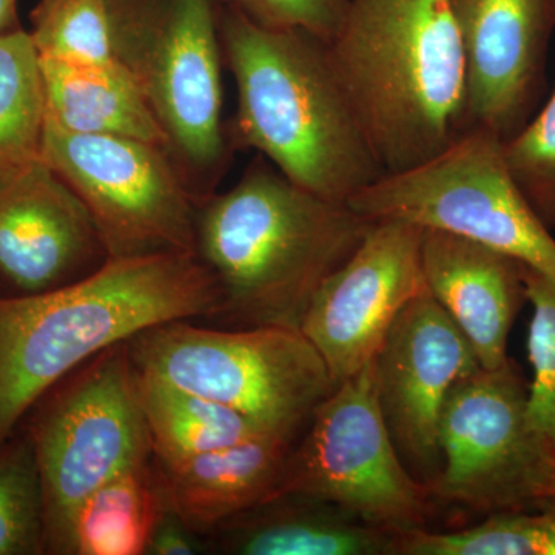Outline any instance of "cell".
Masks as SVG:
<instances>
[{
	"label": "cell",
	"mask_w": 555,
	"mask_h": 555,
	"mask_svg": "<svg viewBox=\"0 0 555 555\" xmlns=\"http://www.w3.org/2000/svg\"><path fill=\"white\" fill-rule=\"evenodd\" d=\"M107 258L89 210L42 158L0 177V297L67 286Z\"/></svg>",
	"instance_id": "15"
},
{
	"label": "cell",
	"mask_w": 555,
	"mask_h": 555,
	"mask_svg": "<svg viewBox=\"0 0 555 555\" xmlns=\"http://www.w3.org/2000/svg\"><path fill=\"white\" fill-rule=\"evenodd\" d=\"M528 387L511 358L452 386L438 434L441 470L429 485L434 500L488 516L546 500L540 481L550 449L529 426Z\"/></svg>",
	"instance_id": "11"
},
{
	"label": "cell",
	"mask_w": 555,
	"mask_h": 555,
	"mask_svg": "<svg viewBox=\"0 0 555 555\" xmlns=\"http://www.w3.org/2000/svg\"><path fill=\"white\" fill-rule=\"evenodd\" d=\"M503 158L535 214L555 229V89L524 129L503 142Z\"/></svg>",
	"instance_id": "27"
},
{
	"label": "cell",
	"mask_w": 555,
	"mask_h": 555,
	"mask_svg": "<svg viewBox=\"0 0 555 555\" xmlns=\"http://www.w3.org/2000/svg\"><path fill=\"white\" fill-rule=\"evenodd\" d=\"M47 554L43 496L28 434L0 447V555Z\"/></svg>",
	"instance_id": "24"
},
{
	"label": "cell",
	"mask_w": 555,
	"mask_h": 555,
	"mask_svg": "<svg viewBox=\"0 0 555 555\" xmlns=\"http://www.w3.org/2000/svg\"><path fill=\"white\" fill-rule=\"evenodd\" d=\"M127 346L141 374L292 438L335 389L320 352L297 327L219 331L179 320L150 327Z\"/></svg>",
	"instance_id": "6"
},
{
	"label": "cell",
	"mask_w": 555,
	"mask_h": 555,
	"mask_svg": "<svg viewBox=\"0 0 555 555\" xmlns=\"http://www.w3.org/2000/svg\"><path fill=\"white\" fill-rule=\"evenodd\" d=\"M33 43L40 57L113 60L108 0H38L30 14Z\"/></svg>",
	"instance_id": "25"
},
{
	"label": "cell",
	"mask_w": 555,
	"mask_h": 555,
	"mask_svg": "<svg viewBox=\"0 0 555 555\" xmlns=\"http://www.w3.org/2000/svg\"><path fill=\"white\" fill-rule=\"evenodd\" d=\"M427 291L473 346L485 369L503 366L514 321L528 301L525 262L454 233L423 229Z\"/></svg>",
	"instance_id": "16"
},
{
	"label": "cell",
	"mask_w": 555,
	"mask_h": 555,
	"mask_svg": "<svg viewBox=\"0 0 555 555\" xmlns=\"http://www.w3.org/2000/svg\"><path fill=\"white\" fill-rule=\"evenodd\" d=\"M166 499L152 460L124 470L82 503L65 555L147 554Z\"/></svg>",
	"instance_id": "21"
},
{
	"label": "cell",
	"mask_w": 555,
	"mask_h": 555,
	"mask_svg": "<svg viewBox=\"0 0 555 555\" xmlns=\"http://www.w3.org/2000/svg\"><path fill=\"white\" fill-rule=\"evenodd\" d=\"M392 555H555V499L489 514L459 531L401 532L393 539Z\"/></svg>",
	"instance_id": "23"
},
{
	"label": "cell",
	"mask_w": 555,
	"mask_h": 555,
	"mask_svg": "<svg viewBox=\"0 0 555 555\" xmlns=\"http://www.w3.org/2000/svg\"><path fill=\"white\" fill-rule=\"evenodd\" d=\"M540 494L542 499H555V455L551 451H547L545 465H543Z\"/></svg>",
	"instance_id": "30"
},
{
	"label": "cell",
	"mask_w": 555,
	"mask_h": 555,
	"mask_svg": "<svg viewBox=\"0 0 555 555\" xmlns=\"http://www.w3.org/2000/svg\"><path fill=\"white\" fill-rule=\"evenodd\" d=\"M294 438L268 434L173 463L155 462L166 505L198 534L280 495Z\"/></svg>",
	"instance_id": "17"
},
{
	"label": "cell",
	"mask_w": 555,
	"mask_h": 555,
	"mask_svg": "<svg viewBox=\"0 0 555 555\" xmlns=\"http://www.w3.org/2000/svg\"><path fill=\"white\" fill-rule=\"evenodd\" d=\"M214 532L219 550L236 555H392L397 535L299 494L278 495Z\"/></svg>",
	"instance_id": "18"
},
{
	"label": "cell",
	"mask_w": 555,
	"mask_h": 555,
	"mask_svg": "<svg viewBox=\"0 0 555 555\" xmlns=\"http://www.w3.org/2000/svg\"><path fill=\"white\" fill-rule=\"evenodd\" d=\"M46 124L78 134L141 139L167 149L144 94L116 57L65 61L40 57Z\"/></svg>",
	"instance_id": "19"
},
{
	"label": "cell",
	"mask_w": 555,
	"mask_h": 555,
	"mask_svg": "<svg viewBox=\"0 0 555 555\" xmlns=\"http://www.w3.org/2000/svg\"><path fill=\"white\" fill-rule=\"evenodd\" d=\"M309 422L292 447L280 495L321 500L393 534L426 528L434 496L409 473L387 429L375 357L335 386Z\"/></svg>",
	"instance_id": "9"
},
{
	"label": "cell",
	"mask_w": 555,
	"mask_h": 555,
	"mask_svg": "<svg viewBox=\"0 0 555 555\" xmlns=\"http://www.w3.org/2000/svg\"><path fill=\"white\" fill-rule=\"evenodd\" d=\"M30 412L25 433L42 486L47 554L65 555L82 503L153 456L127 343L51 387Z\"/></svg>",
	"instance_id": "7"
},
{
	"label": "cell",
	"mask_w": 555,
	"mask_h": 555,
	"mask_svg": "<svg viewBox=\"0 0 555 555\" xmlns=\"http://www.w3.org/2000/svg\"><path fill=\"white\" fill-rule=\"evenodd\" d=\"M240 11L247 20L269 28L305 30L324 42L334 38L347 0H219Z\"/></svg>",
	"instance_id": "28"
},
{
	"label": "cell",
	"mask_w": 555,
	"mask_h": 555,
	"mask_svg": "<svg viewBox=\"0 0 555 555\" xmlns=\"http://www.w3.org/2000/svg\"><path fill=\"white\" fill-rule=\"evenodd\" d=\"M137 374L139 401L155 462H179L250 438L278 434L235 409L163 379L138 371Z\"/></svg>",
	"instance_id": "20"
},
{
	"label": "cell",
	"mask_w": 555,
	"mask_h": 555,
	"mask_svg": "<svg viewBox=\"0 0 555 555\" xmlns=\"http://www.w3.org/2000/svg\"><path fill=\"white\" fill-rule=\"evenodd\" d=\"M423 229L406 221L372 224L357 250L318 288L301 323L335 386L377 356L393 321L427 291Z\"/></svg>",
	"instance_id": "12"
},
{
	"label": "cell",
	"mask_w": 555,
	"mask_h": 555,
	"mask_svg": "<svg viewBox=\"0 0 555 555\" xmlns=\"http://www.w3.org/2000/svg\"><path fill=\"white\" fill-rule=\"evenodd\" d=\"M113 56L138 83L196 199L224 173L219 0H108Z\"/></svg>",
	"instance_id": "5"
},
{
	"label": "cell",
	"mask_w": 555,
	"mask_h": 555,
	"mask_svg": "<svg viewBox=\"0 0 555 555\" xmlns=\"http://www.w3.org/2000/svg\"><path fill=\"white\" fill-rule=\"evenodd\" d=\"M198 532L189 528L167 507L153 529L147 547L149 555H193L199 554L203 545Z\"/></svg>",
	"instance_id": "29"
},
{
	"label": "cell",
	"mask_w": 555,
	"mask_h": 555,
	"mask_svg": "<svg viewBox=\"0 0 555 555\" xmlns=\"http://www.w3.org/2000/svg\"><path fill=\"white\" fill-rule=\"evenodd\" d=\"M478 367L473 346L429 291L401 310L375 356L387 429L409 473L427 486L441 470L438 434L449 392Z\"/></svg>",
	"instance_id": "13"
},
{
	"label": "cell",
	"mask_w": 555,
	"mask_h": 555,
	"mask_svg": "<svg viewBox=\"0 0 555 555\" xmlns=\"http://www.w3.org/2000/svg\"><path fill=\"white\" fill-rule=\"evenodd\" d=\"M466 68V130L507 141L542 100L555 0H451Z\"/></svg>",
	"instance_id": "14"
},
{
	"label": "cell",
	"mask_w": 555,
	"mask_h": 555,
	"mask_svg": "<svg viewBox=\"0 0 555 555\" xmlns=\"http://www.w3.org/2000/svg\"><path fill=\"white\" fill-rule=\"evenodd\" d=\"M46 131L40 56L30 33L0 35V177L40 159Z\"/></svg>",
	"instance_id": "22"
},
{
	"label": "cell",
	"mask_w": 555,
	"mask_h": 555,
	"mask_svg": "<svg viewBox=\"0 0 555 555\" xmlns=\"http://www.w3.org/2000/svg\"><path fill=\"white\" fill-rule=\"evenodd\" d=\"M372 222L406 221L477 241L555 280V238L507 170L503 141L467 129L443 152L347 199Z\"/></svg>",
	"instance_id": "8"
},
{
	"label": "cell",
	"mask_w": 555,
	"mask_h": 555,
	"mask_svg": "<svg viewBox=\"0 0 555 555\" xmlns=\"http://www.w3.org/2000/svg\"><path fill=\"white\" fill-rule=\"evenodd\" d=\"M221 310L217 280L196 254L107 258L67 286L0 297V447L40 397L104 350Z\"/></svg>",
	"instance_id": "1"
},
{
	"label": "cell",
	"mask_w": 555,
	"mask_h": 555,
	"mask_svg": "<svg viewBox=\"0 0 555 555\" xmlns=\"http://www.w3.org/2000/svg\"><path fill=\"white\" fill-rule=\"evenodd\" d=\"M529 323L528 357L532 382L528 387V422L555 455V280L525 264Z\"/></svg>",
	"instance_id": "26"
},
{
	"label": "cell",
	"mask_w": 555,
	"mask_h": 555,
	"mask_svg": "<svg viewBox=\"0 0 555 555\" xmlns=\"http://www.w3.org/2000/svg\"><path fill=\"white\" fill-rule=\"evenodd\" d=\"M40 158L82 201L108 258L196 254L199 201L164 145L46 124Z\"/></svg>",
	"instance_id": "10"
},
{
	"label": "cell",
	"mask_w": 555,
	"mask_h": 555,
	"mask_svg": "<svg viewBox=\"0 0 555 555\" xmlns=\"http://www.w3.org/2000/svg\"><path fill=\"white\" fill-rule=\"evenodd\" d=\"M374 222L347 203L254 164L196 214V255L217 280L221 315L243 327L301 328L310 302Z\"/></svg>",
	"instance_id": "3"
},
{
	"label": "cell",
	"mask_w": 555,
	"mask_h": 555,
	"mask_svg": "<svg viewBox=\"0 0 555 555\" xmlns=\"http://www.w3.org/2000/svg\"><path fill=\"white\" fill-rule=\"evenodd\" d=\"M326 47L383 173L434 158L466 130L451 0H347Z\"/></svg>",
	"instance_id": "4"
},
{
	"label": "cell",
	"mask_w": 555,
	"mask_h": 555,
	"mask_svg": "<svg viewBox=\"0 0 555 555\" xmlns=\"http://www.w3.org/2000/svg\"><path fill=\"white\" fill-rule=\"evenodd\" d=\"M222 56L238 89L233 149H254L299 188L347 203L383 177L326 42L219 3Z\"/></svg>",
	"instance_id": "2"
},
{
	"label": "cell",
	"mask_w": 555,
	"mask_h": 555,
	"mask_svg": "<svg viewBox=\"0 0 555 555\" xmlns=\"http://www.w3.org/2000/svg\"><path fill=\"white\" fill-rule=\"evenodd\" d=\"M17 2L20 0H0V35L20 28V24H17Z\"/></svg>",
	"instance_id": "31"
}]
</instances>
